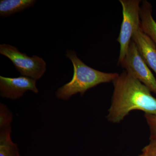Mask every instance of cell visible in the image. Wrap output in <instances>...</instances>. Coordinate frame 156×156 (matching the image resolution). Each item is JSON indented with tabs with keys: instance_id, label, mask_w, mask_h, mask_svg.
<instances>
[{
	"instance_id": "obj_12",
	"label": "cell",
	"mask_w": 156,
	"mask_h": 156,
	"mask_svg": "<svg viewBox=\"0 0 156 156\" xmlns=\"http://www.w3.org/2000/svg\"><path fill=\"white\" fill-rule=\"evenodd\" d=\"M146 121L150 130V140H156V115L144 114Z\"/></svg>"
},
{
	"instance_id": "obj_10",
	"label": "cell",
	"mask_w": 156,
	"mask_h": 156,
	"mask_svg": "<svg viewBox=\"0 0 156 156\" xmlns=\"http://www.w3.org/2000/svg\"><path fill=\"white\" fill-rule=\"evenodd\" d=\"M11 128L0 130V156H20L17 144L11 138Z\"/></svg>"
},
{
	"instance_id": "obj_3",
	"label": "cell",
	"mask_w": 156,
	"mask_h": 156,
	"mask_svg": "<svg viewBox=\"0 0 156 156\" xmlns=\"http://www.w3.org/2000/svg\"><path fill=\"white\" fill-rule=\"evenodd\" d=\"M122 9L123 19L117 41L120 45L118 65L125 58L134 33L140 27V0H119Z\"/></svg>"
},
{
	"instance_id": "obj_13",
	"label": "cell",
	"mask_w": 156,
	"mask_h": 156,
	"mask_svg": "<svg viewBox=\"0 0 156 156\" xmlns=\"http://www.w3.org/2000/svg\"><path fill=\"white\" fill-rule=\"evenodd\" d=\"M149 144L142 149L138 156H156V140H150Z\"/></svg>"
},
{
	"instance_id": "obj_4",
	"label": "cell",
	"mask_w": 156,
	"mask_h": 156,
	"mask_svg": "<svg viewBox=\"0 0 156 156\" xmlns=\"http://www.w3.org/2000/svg\"><path fill=\"white\" fill-rule=\"evenodd\" d=\"M0 53L11 60L21 76L37 80L46 72L47 65L43 58L35 55L30 57L12 45H0Z\"/></svg>"
},
{
	"instance_id": "obj_9",
	"label": "cell",
	"mask_w": 156,
	"mask_h": 156,
	"mask_svg": "<svg viewBox=\"0 0 156 156\" xmlns=\"http://www.w3.org/2000/svg\"><path fill=\"white\" fill-rule=\"evenodd\" d=\"M36 0H1L0 16L6 17L33 7Z\"/></svg>"
},
{
	"instance_id": "obj_8",
	"label": "cell",
	"mask_w": 156,
	"mask_h": 156,
	"mask_svg": "<svg viewBox=\"0 0 156 156\" xmlns=\"http://www.w3.org/2000/svg\"><path fill=\"white\" fill-rule=\"evenodd\" d=\"M152 5L147 0L141 2L140 7V27L156 46V21L152 15Z\"/></svg>"
},
{
	"instance_id": "obj_6",
	"label": "cell",
	"mask_w": 156,
	"mask_h": 156,
	"mask_svg": "<svg viewBox=\"0 0 156 156\" xmlns=\"http://www.w3.org/2000/svg\"><path fill=\"white\" fill-rule=\"evenodd\" d=\"M36 80L20 76L18 77H7L0 76V95L2 98L15 100L23 96L27 91L39 92Z\"/></svg>"
},
{
	"instance_id": "obj_2",
	"label": "cell",
	"mask_w": 156,
	"mask_h": 156,
	"mask_svg": "<svg viewBox=\"0 0 156 156\" xmlns=\"http://www.w3.org/2000/svg\"><path fill=\"white\" fill-rule=\"evenodd\" d=\"M66 56L72 62L73 74L71 80L56 91L58 99L68 100L77 93L83 96L87 90L99 84L112 83L119 76L118 73L103 72L88 66L78 57L74 50H67Z\"/></svg>"
},
{
	"instance_id": "obj_11",
	"label": "cell",
	"mask_w": 156,
	"mask_h": 156,
	"mask_svg": "<svg viewBox=\"0 0 156 156\" xmlns=\"http://www.w3.org/2000/svg\"><path fill=\"white\" fill-rule=\"evenodd\" d=\"M13 114L5 105L0 103V130L11 128Z\"/></svg>"
},
{
	"instance_id": "obj_5",
	"label": "cell",
	"mask_w": 156,
	"mask_h": 156,
	"mask_svg": "<svg viewBox=\"0 0 156 156\" xmlns=\"http://www.w3.org/2000/svg\"><path fill=\"white\" fill-rule=\"evenodd\" d=\"M120 65L156 95V79L140 55L133 41H131L127 54Z\"/></svg>"
},
{
	"instance_id": "obj_7",
	"label": "cell",
	"mask_w": 156,
	"mask_h": 156,
	"mask_svg": "<svg viewBox=\"0 0 156 156\" xmlns=\"http://www.w3.org/2000/svg\"><path fill=\"white\" fill-rule=\"evenodd\" d=\"M132 41L135 43L144 61L156 75V46L154 43L140 27L134 33Z\"/></svg>"
},
{
	"instance_id": "obj_1",
	"label": "cell",
	"mask_w": 156,
	"mask_h": 156,
	"mask_svg": "<svg viewBox=\"0 0 156 156\" xmlns=\"http://www.w3.org/2000/svg\"><path fill=\"white\" fill-rule=\"evenodd\" d=\"M112 83L111 105L106 116L109 122L119 124L134 110L156 115V98L141 82L124 70Z\"/></svg>"
}]
</instances>
